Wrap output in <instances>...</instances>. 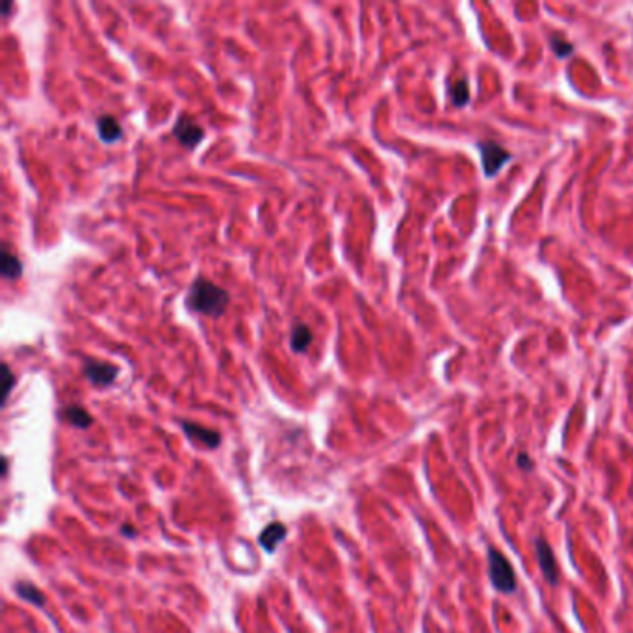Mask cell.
Instances as JSON below:
<instances>
[{"label": "cell", "instance_id": "1", "mask_svg": "<svg viewBox=\"0 0 633 633\" xmlns=\"http://www.w3.org/2000/svg\"><path fill=\"white\" fill-rule=\"evenodd\" d=\"M186 305L197 314L219 318L228 307V293L221 286L201 277L191 284L190 293L186 298Z\"/></svg>", "mask_w": 633, "mask_h": 633}, {"label": "cell", "instance_id": "2", "mask_svg": "<svg viewBox=\"0 0 633 633\" xmlns=\"http://www.w3.org/2000/svg\"><path fill=\"white\" fill-rule=\"evenodd\" d=\"M488 576H490L494 589H498L500 592L509 595L516 589V576H514L513 567L504 553L496 548L488 550Z\"/></svg>", "mask_w": 633, "mask_h": 633}, {"label": "cell", "instance_id": "3", "mask_svg": "<svg viewBox=\"0 0 633 633\" xmlns=\"http://www.w3.org/2000/svg\"><path fill=\"white\" fill-rule=\"evenodd\" d=\"M477 149H479V154H481L483 175L487 179H494L505 168V163L513 158V154L504 145H500L498 141L483 140L477 143Z\"/></svg>", "mask_w": 633, "mask_h": 633}, {"label": "cell", "instance_id": "4", "mask_svg": "<svg viewBox=\"0 0 633 633\" xmlns=\"http://www.w3.org/2000/svg\"><path fill=\"white\" fill-rule=\"evenodd\" d=\"M173 134L182 145L188 147V149H194V147L199 145L201 141H203V138H205V129H203L199 123H195L194 119H190V117L182 115V117L175 123Z\"/></svg>", "mask_w": 633, "mask_h": 633}, {"label": "cell", "instance_id": "5", "mask_svg": "<svg viewBox=\"0 0 633 633\" xmlns=\"http://www.w3.org/2000/svg\"><path fill=\"white\" fill-rule=\"evenodd\" d=\"M117 374H119V370L110 363L87 361L84 364V375L93 384H97V386H108V384H112L115 381V377H117Z\"/></svg>", "mask_w": 633, "mask_h": 633}, {"label": "cell", "instance_id": "6", "mask_svg": "<svg viewBox=\"0 0 633 633\" xmlns=\"http://www.w3.org/2000/svg\"><path fill=\"white\" fill-rule=\"evenodd\" d=\"M535 550H537V558H539V565H541L542 569V576L546 578V581L550 585H558L559 581V569H558V561L553 558L552 548L548 546V542L544 539H537L535 542Z\"/></svg>", "mask_w": 633, "mask_h": 633}, {"label": "cell", "instance_id": "7", "mask_svg": "<svg viewBox=\"0 0 633 633\" xmlns=\"http://www.w3.org/2000/svg\"><path fill=\"white\" fill-rule=\"evenodd\" d=\"M288 535V528L282 522H271L270 525H265L262 533L259 537V542L262 550L268 553H275V550L279 548L284 539Z\"/></svg>", "mask_w": 633, "mask_h": 633}, {"label": "cell", "instance_id": "8", "mask_svg": "<svg viewBox=\"0 0 633 633\" xmlns=\"http://www.w3.org/2000/svg\"><path fill=\"white\" fill-rule=\"evenodd\" d=\"M182 429H184V433L190 437L191 440L195 442H201L203 446L210 449H216L219 444H221V435L214 431V429L203 428L199 423L194 422H182Z\"/></svg>", "mask_w": 633, "mask_h": 633}, {"label": "cell", "instance_id": "9", "mask_svg": "<svg viewBox=\"0 0 633 633\" xmlns=\"http://www.w3.org/2000/svg\"><path fill=\"white\" fill-rule=\"evenodd\" d=\"M61 416H64L71 425H75L76 429H89L93 423L92 414L80 405L65 407L64 412H61Z\"/></svg>", "mask_w": 633, "mask_h": 633}, {"label": "cell", "instance_id": "10", "mask_svg": "<svg viewBox=\"0 0 633 633\" xmlns=\"http://www.w3.org/2000/svg\"><path fill=\"white\" fill-rule=\"evenodd\" d=\"M97 130L99 138L104 143H114V141H117L121 138V125L112 115H101L97 121Z\"/></svg>", "mask_w": 633, "mask_h": 633}, {"label": "cell", "instance_id": "11", "mask_svg": "<svg viewBox=\"0 0 633 633\" xmlns=\"http://www.w3.org/2000/svg\"><path fill=\"white\" fill-rule=\"evenodd\" d=\"M15 592L19 595V598H22L24 602H30L34 606L45 607V595L30 581H17L15 583Z\"/></svg>", "mask_w": 633, "mask_h": 633}, {"label": "cell", "instance_id": "12", "mask_svg": "<svg viewBox=\"0 0 633 633\" xmlns=\"http://www.w3.org/2000/svg\"><path fill=\"white\" fill-rule=\"evenodd\" d=\"M0 271L2 277L8 281H15L22 275V264L21 260L17 259L15 254L10 251H2V262H0Z\"/></svg>", "mask_w": 633, "mask_h": 633}, {"label": "cell", "instance_id": "13", "mask_svg": "<svg viewBox=\"0 0 633 633\" xmlns=\"http://www.w3.org/2000/svg\"><path fill=\"white\" fill-rule=\"evenodd\" d=\"M449 97L455 108H465L468 101H470V89H468V80L466 78H457L453 84H449Z\"/></svg>", "mask_w": 633, "mask_h": 633}, {"label": "cell", "instance_id": "14", "mask_svg": "<svg viewBox=\"0 0 633 633\" xmlns=\"http://www.w3.org/2000/svg\"><path fill=\"white\" fill-rule=\"evenodd\" d=\"M310 342H312V330L307 327L305 323L296 325L292 329V335H290V344H292V349L298 353H303L309 349Z\"/></svg>", "mask_w": 633, "mask_h": 633}, {"label": "cell", "instance_id": "15", "mask_svg": "<svg viewBox=\"0 0 633 633\" xmlns=\"http://www.w3.org/2000/svg\"><path fill=\"white\" fill-rule=\"evenodd\" d=\"M550 47H552L553 54L561 58V60L569 58L574 52V45L570 43L569 39H565L561 34H553L552 38H550Z\"/></svg>", "mask_w": 633, "mask_h": 633}, {"label": "cell", "instance_id": "16", "mask_svg": "<svg viewBox=\"0 0 633 633\" xmlns=\"http://www.w3.org/2000/svg\"><path fill=\"white\" fill-rule=\"evenodd\" d=\"M2 379H4V388H2V407L6 405V401L10 398V392L13 388V384H15V375L11 374V370L8 364H2Z\"/></svg>", "mask_w": 633, "mask_h": 633}, {"label": "cell", "instance_id": "17", "mask_svg": "<svg viewBox=\"0 0 633 633\" xmlns=\"http://www.w3.org/2000/svg\"><path fill=\"white\" fill-rule=\"evenodd\" d=\"M518 466L522 470H531V468H533V460H531L530 455L522 451V453L518 455Z\"/></svg>", "mask_w": 633, "mask_h": 633}, {"label": "cell", "instance_id": "18", "mask_svg": "<svg viewBox=\"0 0 633 633\" xmlns=\"http://www.w3.org/2000/svg\"><path fill=\"white\" fill-rule=\"evenodd\" d=\"M121 533H123V535H125V537H129V539H132V537L138 535V531H136L134 528H132V525H130V524H123V525H121Z\"/></svg>", "mask_w": 633, "mask_h": 633}, {"label": "cell", "instance_id": "19", "mask_svg": "<svg viewBox=\"0 0 633 633\" xmlns=\"http://www.w3.org/2000/svg\"><path fill=\"white\" fill-rule=\"evenodd\" d=\"M8 465H10V460H8V457H2V477H6V474H8Z\"/></svg>", "mask_w": 633, "mask_h": 633}, {"label": "cell", "instance_id": "20", "mask_svg": "<svg viewBox=\"0 0 633 633\" xmlns=\"http://www.w3.org/2000/svg\"><path fill=\"white\" fill-rule=\"evenodd\" d=\"M10 8H11V2L8 0V2L4 4V8H2V15H8V11H10Z\"/></svg>", "mask_w": 633, "mask_h": 633}]
</instances>
